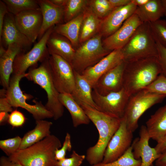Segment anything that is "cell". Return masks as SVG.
I'll return each mask as SVG.
<instances>
[{"mask_svg": "<svg viewBox=\"0 0 166 166\" xmlns=\"http://www.w3.org/2000/svg\"><path fill=\"white\" fill-rule=\"evenodd\" d=\"M79 105L98 132L97 141L88 149L85 156L88 163L93 165L102 162L108 144L119 128L121 119L106 114L86 105Z\"/></svg>", "mask_w": 166, "mask_h": 166, "instance_id": "obj_1", "label": "cell"}, {"mask_svg": "<svg viewBox=\"0 0 166 166\" xmlns=\"http://www.w3.org/2000/svg\"><path fill=\"white\" fill-rule=\"evenodd\" d=\"M161 73V68L156 57L126 62L123 88L130 96L150 85Z\"/></svg>", "mask_w": 166, "mask_h": 166, "instance_id": "obj_2", "label": "cell"}, {"mask_svg": "<svg viewBox=\"0 0 166 166\" xmlns=\"http://www.w3.org/2000/svg\"><path fill=\"white\" fill-rule=\"evenodd\" d=\"M61 147L60 140L50 134L28 148L18 149L8 158L23 166H55V151Z\"/></svg>", "mask_w": 166, "mask_h": 166, "instance_id": "obj_3", "label": "cell"}, {"mask_svg": "<svg viewBox=\"0 0 166 166\" xmlns=\"http://www.w3.org/2000/svg\"><path fill=\"white\" fill-rule=\"evenodd\" d=\"M49 57L41 62L38 67L30 68L25 77L39 85L45 91L47 101L45 106L52 114L53 118L57 120L63 116L64 106L60 101V93L56 89L52 78Z\"/></svg>", "mask_w": 166, "mask_h": 166, "instance_id": "obj_4", "label": "cell"}, {"mask_svg": "<svg viewBox=\"0 0 166 166\" xmlns=\"http://www.w3.org/2000/svg\"><path fill=\"white\" fill-rule=\"evenodd\" d=\"M121 50L124 61L126 62L157 57L156 43L152 33L149 23L143 22L140 26Z\"/></svg>", "mask_w": 166, "mask_h": 166, "instance_id": "obj_5", "label": "cell"}, {"mask_svg": "<svg viewBox=\"0 0 166 166\" xmlns=\"http://www.w3.org/2000/svg\"><path fill=\"white\" fill-rule=\"evenodd\" d=\"M166 95L142 89L129 97L123 118L128 129L133 132L138 128L139 120L153 105L161 102Z\"/></svg>", "mask_w": 166, "mask_h": 166, "instance_id": "obj_6", "label": "cell"}, {"mask_svg": "<svg viewBox=\"0 0 166 166\" xmlns=\"http://www.w3.org/2000/svg\"><path fill=\"white\" fill-rule=\"evenodd\" d=\"M102 37L99 33L82 43L75 50L71 64L74 71L81 74L111 52L104 48Z\"/></svg>", "mask_w": 166, "mask_h": 166, "instance_id": "obj_7", "label": "cell"}, {"mask_svg": "<svg viewBox=\"0 0 166 166\" xmlns=\"http://www.w3.org/2000/svg\"><path fill=\"white\" fill-rule=\"evenodd\" d=\"M24 74H12L10 80L9 84L6 89V97L13 107H21L31 113L36 121L53 118L52 114L45 108L41 102L36 101L33 105L27 103L29 97L24 94L20 87V81L26 77Z\"/></svg>", "mask_w": 166, "mask_h": 166, "instance_id": "obj_8", "label": "cell"}, {"mask_svg": "<svg viewBox=\"0 0 166 166\" xmlns=\"http://www.w3.org/2000/svg\"><path fill=\"white\" fill-rule=\"evenodd\" d=\"M54 27L49 29L30 50L26 53L21 52L16 56L13 63L12 74H25L29 68L49 57L47 43Z\"/></svg>", "mask_w": 166, "mask_h": 166, "instance_id": "obj_9", "label": "cell"}, {"mask_svg": "<svg viewBox=\"0 0 166 166\" xmlns=\"http://www.w3.org/2000/svg\"><path fill=\"white\" fill-rule=\"evenodd\" d=\"M49 63L52 78L59 93L72 94L75 86L74 71L71 65L60 56L50 55Z\"/></svg>", "mask_w": 166, "mask_h": 166, "instance_id": "obj_10", "label": "cell"}, {"mask_svg": "<svg viewBox=\"0 0 166 166\" xmlns=\"http://www.w3.org/2000/svg\"><path fill=\"white\" fill-rule=\"evenodd\" d=\"M92 96L99 110L120 119L123 117L130 97L123 88L105 95H101L93 89Z\"/></svg>", "mask_w": 166, "mask_h": 166, "instance_id": "obj_11", "label": "cell"}, {"mask_svg": "<svg viewBox=\"0 0 166 166\" xmlns=\"http://www.w3.org/2000/svg\"><path fill=\"white\" fill-rule=\"evenodd\" d=\"M133 133L128 129L122 117L119 128L108 144L101 162H111L122 156L132 145Z\"/></svg>", "mask_w": 166, "mask_h": 166, "instance_id": "obj_12", "label": "cell"}, {"mask_svg": "<svg viewBox=\"0 0 166 166\" xmlns=\"http://www.w3.org/2000/svg\"><path fill=\"white\" fill-rule=\"evenodd\" d=\"M142 23L137 15L134 14L117 30L102 41L104 48L110 52L121 49Z\"/></svg>", "mask_w": 166, "mask_h": 166, "instance_id": "obj_13", "label": "cell"}, {"mask_svg": "<svg viewBox=\"0 0 166 166\" xmlns=\"http://www.w3.org/2000/svg\"><path fill=\"white\" fill-rule=\"evenodd\" d=\"M14 16L20 31L33 43L38 38L42 27V16L40 9L23 11Z\"/></svg>", "mask_w": 166, "mask_h": 166, "instance_id": "obj_14", "label": "cell"}, {"mask_svg": "<svg viewBox=\"0 0 166 166\" xmlns=\"http://www.w3.org/2000/svg\"><path fill=\"white\" fill-rule=\"evenodd\" d=\"M124 61L121 49L114 50L94 65L81 74L89 81L93 89L99 78Z\"/></svg>", "mask_w": 166, "mask_h": 166, "instance_id": "obj_15", "label": "cell"}, {"mask_svg": "<svg viewBox=\"0 0 166 166\" xmlns=\"http://www.w3.org/2000/svg\"><path fill=\"white\" fill-rule=\"evenodd\" d=\"M136 8V6L131 3L125 6L114 8L102 19L99 33L105 38L110 36L135 13Z\"/></svg>", "mask_w": 166, "mask_h": 166, "instance_id": "obj_16", "label": "cell"}, {"mask_svg": "<svg viewBox=\"0 0 166 166\" xmlns=\"http://www.w3.org/2000/svg\"><path fill=\"white\" fill-rule=\"evenodd\" d=\"M14 43L20 46L25 52L32 44L17 27L14 16L8 12L5 18L0 45L6 49L9 45Z\"/></svg>", "mask_w": 166, "mask_h": 166, "instance_id": "obj_17", "label": "cell"}, {"mask_svg": "<svg viewBox=\"0 0 166 166\" xmlns=\"http://www.w3.org/2000/svg\"><path fill=\"white\" fill-rule=\"evenodd\" d=\"M126 62L124 61L102 75L93 89L101 95L116 92L123 89V77Z\"/></svg>", "mask_w": 166, "mask_h": 166, "instance_id": "obj_18", "label": "cell"}, {"mask_svg": "<svg viewBox=\"0 0 166 166\" xmlns=\"http://www.w3.org/2000/svg\"><path fill=\"white\" fill-rule=\"evenodd\" d=\"M150 139L146 126L142 125L139 137L135 139L132 144L134 157L141 160L140 166H151L160 155L157 152L155 148L150 146L149 141Z\"/></svg>", "mask_w": 166, "mask_h": 166, "instance_id": "obj_19", "label": "cell"}, {"mask_svg": "<svg viewBox=\"0 0 166 166\" xmlns=\"http://www.w3.org/2000/svg\"><path fill=\"white\" fill-rule=\"evenodd\" d=\"M42 16V23L38 38L39 40L45 33L63 21L64 7L56 6L50 0H38Z\"/></svg>", "mask_w": 166, "mask_h": 166, "instance_id": "obj_20", "label": "cell"}, {"mask_svg": "<svg viewBox=\"0 0 166 166\" xmlns=\"http://www.w3.org/2000/svg\"><path fill=\"white\" fill-rule=\"evenodd\" d=\"M47 46L50 55H58L71 65L75 50L66 38L53 31L47 41Z\"/></svg>", "mask_w": 166, "mask_h": 166, "instance_id": "obj_21", "label": "cell"}, {"mask_svg": "<svg viewBox=\"0 0 166 166\" xmlns=\"http://www.w3.org/2000/svg\"><path fill=\"white\" fill-rule=\"evenodd\" d=\"M25 52L19 45L12 44L8 45L5 52L0 56V82L3 89L9 85L10 76L13 72V65L16 56Z\"/></svg>", "mask_w": 166, "mask_h": 166, "instance_id": "obj_22", "label": "cell"}, {"mask_svg": "<svg viewBox=\"0 0 166 166\" xmlns=\"http://www.w3.org/2000/svg\"><path fill=\"white\" fill-rule=\"evenodd\" d=\"M79 37L82 44L99 33L102 19L98 17L89 4L84 9Z\"/></svg>", "mask_w": 166, "mask_h": 166, "instance_id": "obj_23", "label": "cell"}, {"mask_svg": "<svg viewBox=\"0 0 166 166\" xmlns=\"http://www.w3.org/2000/svg\"><path fill=\"white\" fill-rule=\"evenodd\" d=\"M150 139L160 142L166 134V104L152 115L145 125Z\"/></svg>", "mask_w": 166, "mask_h": 166, "instance_id": "obj_24", "label": "cell"}, {"mask_svg": "<svg viewBox=\"0 0 166 166\" xmlns=\"http://www.w3.org/2000/svg\"><path fill=\"white\" fill-rule=\"evenodd\" d=\"M75 86L72 95L79 105L84 104L99 110L93 98V87L81 74L74 71Z\"/></svg>", "mask_w": 166, "mask_h": 166, "instance_id": "obj_25", "label": "cell"}, {"mask_svg": "<svg viewBox=\"0 0 166 166\" xmlns=\"http://www.w3.org/2000/svg\"><path fill=\"white\" fill-rule=\"evenodd\" d=\"M60 101L69 112L74 127L82 124H88L89 118L81 106L76 102L72 95L69 93H60Z\"/></svg>", "mask_w": 166, "mask_h": 166, "instance_id": "obj_26", "label": "cell"}, {"mask_svg": "<svg viewBox=\"0 0 166 166\" xmlns=\"http://www.w3.org/2000/svg\"><path fill=\"white\" fill-rule=\"evenodd\" d=\"M52 122L44 120L36 121L34 128L26 133L22 138L19 149L28 148L51 134Z\"/></svg>", "mask_w": 166, "mask_h": 166, "instance_id": "obj_27", "label": "cell"}, {"mask_svg": "<svg viewBox=\"0 0 166 166\" xmlns=\"http://www.w3.org/2000/svg\"><path fill=\"white\" fill-rule=\"evenodd\" d=\"M83 17V14L82 12L68 22L55 26L53 31L66 38L73 46H77L79 43L80 31Z\"/></svg>", "mask_w": 166, "mask_h": 166, "instance_id": "obj_28", "label": "cell"}, {"mask_svg": "<svg viewBox=\"0 0 166 166\" xmlns=\"http://www.w3.org/2000/svg\"><path fill=\"white\" fill-rule=\"evenodd\" d=\"M135 13L143 22H151L164 16L161 0H149L144 6L137 7Z\"/></svg>", "mask_w": 166, "mask_h": 166, "instance_id": "obj_29", "label": "cell"}, {"mask_svg": "<svg viewBox=\"0 0 166 166\" xmlns=\"http://www.w3.org/2000/svg\"><path fill=\"white\" fill-rule=\"evenodd\" d=\"M8 12L15 15L23 11L40 9L38 0H3Z\"/></svg>", "mask_w": 166, "mask_h": 166, "instance_id": "obj_30", "label": "cell"}, {"mask_svg": "<svg viewBox=\"0 0 166 166\" xmlns=\"http://www.w3.org/2000/svg\"><path fill=\"white\" fill-rule=\"evenodd\" d=\"M89 1L67 0L64 7L63 21L66 23L82 12L89 4Z\"/></svg>", "mask_w": 166, "mask_h": 166, "instance_id": "obj_31", "label": "cell"}, {"mask_svg": "<svg viewBox=\"0 0 166 166\" xmlns=\"http://www.w3.org/2000/svg\"><path fill=\"white\" fill-rule=\"evenodd\" d=\"M141 164L140 159H136L134 157L132 144L125 152L115 160L107 163L101 162L90 166H140Z\"/></svg>", "mask_w": 166, "mask_h": 166, "instance_id": "obj_32", "label": "cell"}, {"mask_svg": "<svg viewBox=\"0 0 166 166\" xmlns=\"http://www.w3.org/2000/svg\"><path fill=\"white\" fill-rule=\"evenodd\" d=\"M151 30L156 43L166 48V20L160 19L149 22Z\"/></svg>", "mask_w": 166, "mask_h": 166, "instance_id": "obj_33", "label": "cell"}, {"mask_svg": "<svg viewBox=\"0 0 166 166\" xmlns=\"http://www.w3.org/2000/svg\"><path fill=\"white\" fill-rule=\"evenodd\" d=\"M89 5L95 14L103 19L114 9L111 5L109 0H93L89 1Z\"/></svg>", "mask_w": 166, "mask_h": 166, "instance_id": "obj_34", "label": "cell"}, {"mask_svg": "<svg viewBox=\"0 0 166 166\" xmlns=\"http://www.w3.org/2000/svg\"><path fill=\"white\" fill-rule=\"evenodd\" d=\"M22 138L19 136L0 140V148L8 157L19 149Z\"/></svg>", "mask_w": 166, "mask_h": 166, "instance_id": "obj_35", "label": "cell"}, {"mask_svg": "<svg viewBox=\"0 0 166 166\" xmlns=\"http://www.w3.org/2000/svg\"><path fill=\"white\" fill-rule=\"evenodd\" d=\"M144 89L150 92L166 95V77L161 73Z\"/></svg>", "mask_w": 166, "mask_h": 166, "instance_id": "obj_36", "label": "cell"}, {"mask_svg": "<svg viewBox=\"0 0 166 166\" xmlns=\"http://www.w3.org/2000/svg\"><path fill=\"white\" fill-rule=\"evenodd\" d=\"M86 158L84 155H80L73 150L69 157L57 161L55 166H80Z\"/></svg>", "mask_w": 166, "mask_h": 166, "instance_id": "obj_37", "label": "cell"}, {"mask_svg": "<svg viewBox=\"0 0 166 166\" xmlns=\"http://www.w3.org/2000/svg\"><path fill=\"white\" fill-rule=\"evenodd\" d=\"M72 148L71 136L70 134L66 133L63 145L57 149L55 152V158L57 161L62 160L65 157L67 151H70Z\"/></svg>", "mask_w": 166, "mask_h": 166, "instance_id": "obj_38", "label": "cell"}, {"mask_svg": "<svg viewBox=\"0 0 166 166\" xmlns=\"http://www.w3.org/2000/svg\"><path fill=\"white\" fill-rule=\"evenodd\" d=\"M26 121V118L24 115L16 109L10 114L8 123L13 127H19L22 126Z\"/></svg>", "mask_w": 166, "mask_h": 166, "instance_id": "obj_39", "label": "cell"}, {"mask_svg": "<svg viewBox=\"0 0 166 166\" xmlns=\"http://www.w3.org/2000/svg\"><path fill=\"white\" fill-rule=\"evenodd\" d=\"M157 50V58L161 69V73L166 77V48L156 43Z\"/></svg>", "mask_w": 166, "mask_h": 166, "instance_id": "obj_40", "label": "cell"}, {"mask_svg": "<svg viewBox=\"0 0 166 166\" xmlns=\"http://www.w3.org/2000/svg\"><path fill=\"white\" fill-rule=\"evenodd\" d=\"M6 89H3L0 90V112L11 113L13 110V107L8 102L6 97Z\"/></svg>", "mask_w": 166, "mask_h": 166, "instance_id": "obj_41", "label": "cell"}, {"mask_svg": "<svg viewBox=\"0 0 166 166\" xmlns=\"http://www.w3.org/2000/svg\"><path fill=\"white\" fill-rule=\"evenodd\" d=\"M8 10L5 3L2 0L0 1V39L1 38L4 20Z\"/></svg>", "mask_w": 166, "mask_h": 166, "instance_id": "obj_42", "label": "cell"}, {"mask_svg": "<svg viewBox=\"0 0 166 166\" xmlns=\"http://www.w3.org/2000/svg\"><path fill=\"white\" fill-rule=\"evenodd\" d=\"M0 166H23L19 163L12 161L8 157L2 156L0 158Z\"/></svg>", "mask_w": 166, "mask_h": 166, "instance_id": "obj_43", "label": "cell"}, {"mask_svg": "<svg viewBox=\"0 0 166 166\" xmlns=\"http://www.w3.org/2000/svg\"><path fill=\"white\" fill-rule=\"evenodd\" d=\"M109 1L113 9L125 6L131 3V0H109Z\"/></svg>", "mask_w": 166, "mask_h": 166, "instance_id": "obj_44", "label": "cell"}, {"mask_svg": "<svg viewBox=\"0 0 166 166\" xmlns=\"http://www.w3.org/2000/svg\"><path fill=\"white\" fill-rule=\"evenodd\" d=\"M154 148L159 154L166 151V134L160 142L157 143Z\"/></svg>", "mask_w": 166, "mask_h": 166, "instance_id": "obj_45", "label": "cell"}, {"mask_svg": "<svg viewBox=\"0 0 166 166\" xmlns=\"http://www.w3.org/2000/svg\"><path fill=\"white\" fill-rule=\"evenodd\" d=\"M155 161L156 166H166V151L161 154Z\"/></svg>", "mask_w": 166, "mask_h": 166, "instance_id": "obj_46", "label": "cell"}, {"mask_svg": "<svg viewBox=\"0 0 166 166\" xmlns=\"http://www.w3.org/2000/svg\"><path fill=\"white\" fill-rule=\"evenodd\" d=\"M10 114L9 113L5 112H0V124L3 125L8 122Z\"/></svg>", "mask_w": 166, "mask_h": 166, "instance_id": "obj_47", "label": "cell"}, {"mask_svg": "<svg viewBox=\"0 0 166 166\" xmlns=\"http://www.w3.org/2000/svg\"><path fill=\"white\" fill-rule=\"evenodd\" d=\"M149 0H131V3L137 7L143 6L146 4Z\"/></svg>", "mask_w": 166, "mask_h": 166, "instance_id": "obj_48", "label": "cell"}, {"mask_svg": "<svg viewBox=\"0 0 166 166\" xmlns=\"http://www.w3.org/2000/svg\"><path fill=\"white\" fill-rule=\"evenodd\" d=\"M54 4L61 7H64L65 5L67 0H50Z\"/></svg>", "mask_w": 166, "mask_h": 166, "instance_id": "obj_49", "label": "cell"}, {"mask_svg": "<svg viewBox=\"0 0 166 166\" xmlns=\"http://www.w3.org/2000/svg\"><path fill=\"white\" fill-rule=\"evenodd\" d=\"M161 1L164 10V16L166 17V0H161Z\"/></svg>", "mask_w": 166, "mask_h": 166, "instance_id": "obj_50", "label": "cell"}, {"mask_svg": "<svg viewBox=\"0 0 166 166\" xmlns=\"http://www.w3.org/2000/svg\"><path fill=\"white\" fill-rule=\"evenodd\" d=\"M151 166H154V165H153V164Z\"/></svg>", "mask_w": 166, "mask_h": 166, "instance_id": "obj_51", "label": "cell"}]
</instances>
